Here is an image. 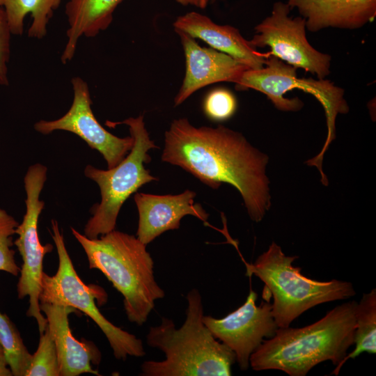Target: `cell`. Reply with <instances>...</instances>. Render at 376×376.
<instances>
[{"label": "cell", "mask_w": 376, "mask_h": 376, "mask_svg": "<svg viewBox=\"0 0 376 376\" xmlns=\"http://www.w3.org/2000/svg\"><path fill=\"white\" fill-rule=\"evenodd\" d=\"M237 108L235 95L223 88H215L205 96L203 109L205 116L210 120L222 122L230 118Z\"/></svg>", "instance_id": "603a6c76"}, {"label": "cell", "mask_w": 376, "mask_h": 376, "mask_svg": "<svg viewBox=\"0 0 376 376\" xmlns=\"http://www.w3.org/2000/svg\"><path fill=\"white\" fill-rule=\"evenodd\" d=\"M71 83L74 96L68 112L56 120L38 121L34 129L42 134H49L56 130L75 134L103 156L108 169L117 166L131 150L133 137L120 138L106 130L93 113L87 83L79 77H74Z\"/></svg>", "instance_id": "30bf717a"}, {"label": "cell", "mask_w": 376, "mask_h": 376, "mask_svg": "<svg viewBox=\"0 0 376 376\" xmlns=\"http://www.w3.org/2000/svg\"><path fill=\"white\" fill-rule=\"evenodd\" d=\"M177 3L183 6H193L201 9H205L210 0H175Z\"/></svg>", "instance_id": "484cf974"}, {"label": "cell", "mask_w": 376, "mask_h": 376, "mask_svg": "<svg viewBox=\"0 0 376 376\" xmlns=\"http://www.w3.org/2000/svg\"><path fill=\"white\" fill-rule=\"evenodd\" d=\"M10 29L6 13L0 6V85L8 86V66L10 52Z\"/></svg>", "instance_id": "cb8c5ba5"}, {"label": "cell", "mask_w": 376, "mask_h": 376, "mask_svg": "<svg viewBox=\"0 0 376 376\" xmlns=\"http://www.w3.org/2000/svg\"><path fill=\"white\" fill-rule=\"evenodd\" d=\"M179 36L185 57V75L174 99V105L183 103L196 91L219 82L235 83L249 68L230 56L213 48L201 46L190 36Z\"/></svg>", "instance_id": "7c38bea8"}, {"label": "cell", "mask_w": 376, "mask_h": 376, "mask_svg": "<svg viewBox=\"0 0 376 376\" xmlns=\"http://www.w3.org/2000/svg\"><path fill=\"white\" fill-rule=\"evenodd\" d=\"M196 192L187 189L179 194L154 195L136 193L134 199L139 213L136 237L147 245L163 233L178 229L181 219L194 216L205 222L209 214L194 202Z\"/></svg>", "instance_id": "4fadbf2b"}, {"label": "cell", "mask_w": 376, "mask_h": 376, "mask_svg": "<svg viewBox=\"0 0 376 376\" xmlns=\"http://www.w3.org/2000/svg\"><path fill=\"white\" fill-rule=\"evenodd\" d=\"M186 319L176 329L172 320L163 317L146 336L148 346L162 351L166 359L146 361L144 376H229L236 361L234 352L214 337L203 322L201 295L196 289L187 295Z\"/></svg>", "instance_id": "3957f363"}, {"label": "cell", "mask_w": 376, "mask_h": 376, "mask_svg": "<svg viewBox=\"0 0 376 376\" xmlns=\"http://www.w3.org/2000/svg\"><path fill=\"white\" fill-rule=\"evenodd\" d=\"M257 293L250 290L244 304L226 317H203V323L214 337L234 352L242 370L249 368L250 356L263 338H272L278 329L272 314V304L262 301L257 306Z\"/></svg>", "instance_id": "8fae6325"}, {"label": "cell", "mask_w": 376, "mask_h": 376, "mask_svg": "<svg viewBox=\"0 0 376 376\" xmlns=\"http://www.w3.org/2000/svg\"><path fill=\"white\" fill-rule=\"evenodd\" d=\"M290 10L287 3L275 2L270 15L255 26L249 42L256 49L268 47V57H276L324 79L330 74L331 56L309 43L305 19L290 16Z\"/></svg>", "instance_id": "9c48e42d"}, {"label": "cell", "mask_w": 376, "mask_h": 376, "mask_svg": "<svg viewBox=\"0 0 376 376\" xmlns=\"http://www.w3.org/2000/svg\"><path fill=\"white\" fill-rule=\"evenodd\" d=\"M13 373L8 366L3 349L0 343V376H12Z\"/></svg>", "instance_id": "d4e9b609"}, {"label": "cell", "mask_w": 376, "mask_h": 376, "mask_svg": "<svg viewBox=\"0 0 376 376\" xmlns=\"http://www.w3.org/2000/svg\"><path fill=\"white\" fill-rule=\"evenodd\" d=\"M298 256H288L274 242L252 264L245 263L246 275H255L273 297L272 314L278 328H286L301 314L325 302L346 299L356 292L350 282L318 281L306 277L292 266Z\"/></svg>", "instance_id": "5b68a950"}, {"label": "cell", "mask_w": 376, "mask_h": 376, "mask_svg": "<svg viewBox=\"0 0 376 376\" xmlns=\"http://www.w3.org/2000/svg\"><path fill=\"white\" fill-rule=\"evenodd\" d=\"M161 159L212 189L223 183L233 186L255 222L260 221L271 206L266 175L269 157L240 132L223 125L196 127L187 118L175 119L164 133Z\"/></svg>", "instance_id": "6da1fadb"}, {"label": "cell", "mask_w": 376, "mask_h": 376, "mask_svg": "<svg viewBox=\"0 0 376 376\" xmlns=\"http://www.w3.org/2000/svg\"><path fill=\"white\" fill-rule=\"evenodd\" d=\"M173 26L175 31H182L193 38L202 40L211 48L230 56L249 69L263 68L268 58L267 52L254 48L237 28L218 24L196 11L178 17Z\"/></svg>", "instance_id": "9a60e30c"}, {"label": "cell", "mask_w": 376, "mask_h": 376, "mask_svg": "<svg viewBox=\"0 0 376 376\" xmlns=\"http://www.w3.org/2000/svg\"><path fill=\"white\" fill-rule=\"evenodd\" d=\"M354 350L343 360L340 366L349 359H354L366 352H376V290L364 293L355 311Z\"/></svg>", "instance_id": "d6986e66"}, {"label": "cell", "mask_w": 376, "mask_h": 376, "mask_svg": "<svg viewBox=\"0 0 376 376\" xmlns=\"http://www.w3.org/2000/svg\"><path fill=\"white\" fill-rule=\"evenodd\" d=\"M0 343L14 376H26L32 354L24 345L19 331L9 317L0 311Z\"/></svg>", "instance_id": "ffe728a7"}, {"label": "cell", "mask_w": 376, "mask_h": 376, "mask_svg": "<svg viewBox=\"0 0 376 376\" xmlns=\"http://www.w3.org/2000/svg\"><path fill=\"white\" fill-rule=\"evenodd\" d=\"M120 124L129 127L130 136L134 139L133 146L127 156L117 166L108 170L91 165H87L84 169L85 175L97 184L101 193V201L92 207V216L84 229V235L91 239L115 230L124 202L141 186L158 180L144 166L151 161L148 152L159 148L150 138L144 116L140 115L121 122L106 123L110 127Z\"/></svg>", "instance_id": "8992f818"}, {"label": "cell", "mask_w": 376, "mask_h": 376, "mask_svg": "<svg viewBox=\"0 0 376 376\" xmlns=\"http://www.w3.org/2000/svg\"><path fill=\"white\" fill-rule=\"evenodd\" d=\"M90 269L100 271L123 296L128 320L144 324L157 299L165 296L154 276V263L146 245L136 236L113 230L94 239L71 228Z\"/></svg>", "instance_id": "277c9868"}, {"label": "cell", "mask_w": 376, "mask_h": 376, "mask_svg": "<svg viewBox=\"0 0 376 376\" xmlns=\"http://www.w3.org/2000/svg\"><path fill=\"white\" fill-rule=\"evenodd\" d=\"M18 225L13 216L0 208V271L13 276H17L20 271L15 259V251L12 249V236Z\"/></svg>", "instance_id": "7402d4cb"}, {"label": "cell", "mask_w": 376, "mask_h": 376, "mask_svg": "<svg viewBox=\"0 0 376 376\" xmlns=\"http://www.w3.org/2000/svg\"><path fill=\"white\" fill-rule=\"evenodd\" d=\"M61 0H3L7 21L12 34L21 36L24 32V20L30 13L32 22L28 36L42 39L47 32V25Z\"/></svg>", "instance_id": "ac0fdd59"}, {"label": "cell", "mask_w": 376, "mask_h": 376, "mask_svg": "<svg viewBox=\"0 0 376 376\" xmlns=\"http://www.w3.org/2000/svg\"><path fill=\"white\" fill-rule=\"evenodd\" d=\"M305 19L306 30L327 28L354 30L374 21L376 0H287Z\"/></svg>", "instance_id": "2e32d148"}, {"label": "cell", "mask_w": 376, "mask_h": 376, "mask_svg": "<svg viewBox=\"0 0 376 376\" xmlns=\"http://www.w3.org/2000/svg\"><path fill=\"white\" fill-rule=\"evenodd\" d=\"M357 302L338 305L318 322L301 328H278L251 354L255 370L275 369L290 376H304L317 364L331 361L337 375L349 347L354 344Z\"/></svg>", "instance_id": "7a4b0ae2"}, {"label": "cell", "mask_w": 376, "mask_h": 376, "mask_svg": "<svg viewBox=\"0 0 376 376\" xmlns=\"http://www.w3.org/2000/svg\"><path fill=\"white\" fill-rule=\"evenodd\" d=\"M50 233L56 248L58 266L53 276L43 272L40 303L71 306L88 315L105 335L117 359L125 361L128 356L143 357L146 352L141 340L113 324L100 311L95 302V291L78 276L55 219L51 221Z\"/></svg>", "instance_id": "52a82bcc"}, {"label": "cell", "mask_w": 376, "mask_h": 376, "mask_svg": "<svg viewBox=\"0 0 376 376\" xmlns=\"http://www.w3.org/2000/svg\"><path fill=\"white\" fill-rule=\"evenodd\" d=\"M26 376H60L56 348L47 326L40 333Z\"/></svg>", "instance_id": "44dd1931"}, {"label": "cell", "mask_w": 376, "mask_h": 376, "mask_svg": "<svg viewBox=\"0 0 376 376\" xmlns=\"http://www.w3.org/2000/svg\"><path fill=\"white\" fill-rule=\"evenodd\" d=\"M47 172L45 166L36 164L30 166L26 173L24 178L26 212L22 223L16 228L15 234L18 237L14 242L23 261L17 285L18 298L29 297L26 315L36 320L40 334L45 330L47 324L40 311L39 299L44 272L43 259L53 249L52 244L40 243L38 233V219L45 206L40 195L47 180Z\"/></svg>", "instance_id": "ba28073f"}, {"label": "cell", "mask_w": 376, "mask_h": 376, "mask_svg": "<svg viewBox=\"0 0 376 376\" xmlns=\"http://www.w3.org/2000/svg\"><path fill=\"white\" fill-rule=\"evenodd\" d=\"M3 5V0H0V6H2Z\"/></svg>", "instance_id": "4316f807"}, {"label": "cell", "mask_w": 376, "mask_h": 376, "mask_svg": "<svg viewBox=\"0 0 376 376\" xmlns=\"http://www.w3.org/2000/svg\"><path fill=\"white\" fill-rule=\"evenodd\" d=\"M123 0H68L65 13L68 28L67 42L61 62L70 61L76 52L79 40L83 36L93 38L106 30L113 20V15Z\"/></svg>", "instance_id": "e0dca14e"}, {"label": "cell", "mask_w": 376, "mask_h": 376, "mask_svg": "<svg viewBox=\"0 0 376 376\" xmlns=\"http://www.w3.org/2000/svg\"><path fill=\"white\" fill-rule=\"evenodd\" d=\"M40 308L45 314L56 345L60 376H78L83 373L100 375L91 366L100 361L99 350L91 341L77 340L71 331L68 317L76 309L47 302L40 303Z\"/></svg>", "instance_id": "5bb4252c"}]
</instances>
